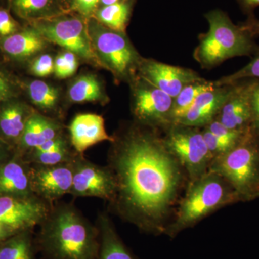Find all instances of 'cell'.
Here are the masks:
<instances>
[{"instance_id": "6da1fadb", "label": "cell", "mask_w": 259, "mask_h": 259, "mask_svg": "<svg viewBox=\"0 0 259 259\" xmlns=\"http://www.w3.org/2000/svg\"><path fill=\"white\" fill-rule=\"evenodd\" d=\"M109 168L115 177L113 208L148 232L160 230L180 180L177 159L153 131L133 127L114 138Z\"/></svg>"}, {"instance_id": "7a4b0ae2", "label": "cell", "mask_w": 259, "mask_h": 259, "mask_svg": "<svg viewBox=\"0 0 259 259\" xmlns=\"http://www.w3.org/2000/svg\"><path fill=\"white\" fill-rule=\"evenodd\" d=\"M44 259H97L100 231L72 203L56 202L35 235Z\"/></svg>"}, {"instance_id": "3957f363", "label": "cell", "mask_w": 259, "mask_h": 259, "mask_svg": "<svg viewBox=\"0 0 259 259\" xmlns=\"http://www.w3.org/2000/svg\"><path fill=\"white\" fill-rule=\"evenodd\" d=\"M205 18L209 30L199 35L193 54L202 69H213L232 58L255 56L259 52L255 37L240 24L233 23L223 10H211Z\"/></svg>"}, {"instance_id": "277c9868", "label": "cell", "mask_w": 259, "mask_h": 259, "mask_svg": "<svg viewBox=\"0 0 259 259\" xmlns=\"http://www.w3.org/2000/svg\"><path fill=\"white\" fill-rule=\"evenodd\" d=\"M211 172L226 180L241 199L259 197V134L245 133L235 147L213 162Z\"/></svg>"}, {"instance_id": "5b68a950", "label": "cell", "mask_w": 259, "mask_h": 259, "mask_svg": "<svg viewBox=\"0 0 259 259\" xmlns=\"http://www.w3.org/2000/svg\"><path fill=\"white\" fill-rule=\"evenodd\" d=\"M87 23L92 45L102 67L117 79H136L143 58L125 33L107 28L94 18L87 19Z\"/></svg>"}, {"instance_id": "8992f818", "label": "cell", "mask_w": 259, "mask_h": 259, "mask_svg": "<svg viewBox=\"0 0 259 259\" xmlns=\"http://www.w3.org/2000/svg\"><path fill=\"white\" fill-rule=\"evenodd\" d=\"M239 199L236 191L230 189L222 177L212 172L204 175L191 187L181 204L176 221L170 227L168 233L170 236H175L214 209Z\"/></svg>"}, {"instance_id": "52a82bcc", "label": "cell", "mask_w": 259, "mask_h": 259, "mask_svg": "<svg viewBox=\"0 0 259 259\" xmlns=\"http://www.w3.org/2000/svg\"><path fill=\"white\" fill-rule=\"evenodd\" d=\"M33 28L47 41L56 44L85 61L102 67L92 45L87 19L61 14L34 21Z\"/></svg>"}, {"instance_id": "ba28073f", "label": "cell", "mask_w": 259, "mask_h": 259, "mask_svg": "<svg viewBox=\"0 0 259 259\" xmlns=\"http://www.w3.org/2000/svg\"><path fill=\"white\" fill-rule=\"evenodd\" d=\"M163 139L170 153L180 161L194 182L204 176L212 158L199 127L171 124Z\"/></svg>"}, {"instance_id": "9c48e42d", "label": "cell", "mask_w": 259, "mask_h": 259, "mask_svg": "<svg viewBox=\"0 0 259 259\" xmlns=\"http://www.w3.org/2000/svg\"><path fill=\"white\" fill-rule=\"evenodd\" d=\"M116 192L117 183L111 169L95 164L79 153L74 161L69 194L75 197H97L111 203Z\"/></svg>"}, {"instance_id": "30bf717a", "label": "cell", "mask_w": 259, "mask_h": 259, "mask_svg": "<svg viewBox=\"0 0 259 259\" xmlns=\"http://www.w3.org/2000/svg\"><path fill=\"white\" fill-rule=\"evenodd\" d=\"M174 98L138 76L134 83L133 112L141 123L150 127L172 124Z\"/></svg>"}, {"instance_id": "8fae6325", "label": "cell", "mask_w": 259, "mask_h": 259, "mask_svg": "<svg viewBox=\"0 0 259 259\" xmlns=\"http://www.w3.org/2000/svg\"><path fill=\"white\" fill-rule=\"evenodd\" d=\"M52 206L35 195H0V223L15 233L34 230L47 218Z\"/></svg>"}, {"instance_id": "7c38bea8", "label": "cell", "mask_w": 259, "mask_h": 259, "mask_svg": "<svg viewBox=\"0 0 259 259\" xmlns=\"http://www.w3.org/2000/svg\"><path fill=\"white\" fill-rule=\"evenodd\" d=\"M74 161L53 166L30 164L32 193L51 204L69 194L72 187Z\"/></svg>"}, {"instance_id": "4fadbf2b", "label": "cell", "mask_w": 259, "mask_h": 259, "mask_svg": "<svg viewBox=\"0 0 259 259\" xmlns=\"http://www.w3.org/2000/svg\"><path fill=\"white\" fill-rule=\"evenodd\" d=\"M139 76L173 98L189 83L204 79L193 70L146 59L141 61Z\"/></svg>"}, {"instance_id": "5bb4252c", "label": "cell", "mask_w": 259, "mask_h": 259, "mask_svg": "<svg viewBox=\"0 0 259 259\" xmlns=\"http://www.w3.org/2000/svg\"><path fill=\"white\" fill-rule=\"evenodd\" d=\"M253 80L243 79L233 83V90L216 120L228 128L240 132H246L252 128L251 90Z\"/></svg>"}, {"instance_id": "9a60e30c", "label": "cell", "mask_w": 259, "mask_h": 259, "mask_svg": "<svg viewBox=\"0 0 259 259\" xmlns=\"http://www.w3.org/2000/svg\"><path fill=\"white\" fill-rule=\"evenodd\" d=\"M233 88V83L215 86L201 93L185 115L174 124L190 127H205L217 117Z\"/></svg>"}, {"instance_id": "2e32d148", "label": "cell", "mask_w": 259, "mask_h": 259, "mask_svg": "<svg viewBox=\"0 0 259 259\" xmlns=\"http://www.w3.org/2000/svg\"><path fill=\"white\" fill-rule=\"evenodd\" d=\"M69 141L76 152L83 154L89 148L103 141L113 142L105 129V120L101 115L81 113L76 115L69 127Z\"/></svg>"}, {"instance_id": "e0dca14e", "label": "cell", "mask_w": 259, "mask_h": 259, "mask_svg": "<svg viewBox=\"0 0 259 259\" xmlns=\"http://www.w3.org/2000/svg\"><path fill=\"white\" fill-rule=\"evenodd\" d=\"M0 195H35L30 184V164L17 152L0 166Z\"/></svg>"}, {"instance_id": "ac0fdd59", "label": "cell", "mask_w": 259, "mask_h": 259, "mask_svg": "<svg viewBox=\"0 0 259 259\" xmlns=\"http://www.w3.org/2000/svg\"><path fill=\"white\" fill-rule=\"evenodd\" d=\"M96 225L100 237L97 259H139L121 239L107 212L99 213Z\"/></svg>"}, {"instance_id": "d6986e66", "label": "cell", "mask_w": 259, "mask_h": 259, "mask_svg": "<svg viewBox=\"0 0 259 259\" xmlns=\"http://www.w3.org/2000/svg\"><path fill=\"white\" fill-rule=\"evenodd\" d=\"M33 112L18 102L5 104L0 110V139L16 150L27 122Z\"/></svg>"}, {"instance_id": "ffe728a7", "label": "cell", "mask_w": 259, "mask_h": 259, "mask_svg": "<svg viewBox=\"0 0 259 259\" xmlns=\"http://www.w3.org/2000/svg\"><path fill=\"white\" fill-rule=\"evenodd\" d=\"M47 42L41 34L32 28L5 37L2 47L8 55L16 59H25L44 49Z\"/></svg>"}, {"instance_id": "44dd1931", "label": "cell", "mask_w": 259, "mask_h": 259, "mask_svg": "<svg viewBox=\"0 0 259 259\" xmlns=\"http://www.w3.org/2000/svg\"><path fill=\"white\" fill-rule=\"evenodd\" d=\"M34 230L19 232L0 242V259H36Z\"/></svg>"}, {"instance_id": "7402d4cb", "label": "cell", "mask_w": 259, "mask_h": 259, "mask_svg": "<svg viewBox=\"0 0 259 259\" xmlns=\"http://www.w3.org/2000/svg\"><path fill=\"white\" fill-rule=\"evenodd\" d=\"M134 3L135 0H122L115 4L101 7L92 18L107 28L125 33Z\"/></svg>"}, {"instance_id": "603a6c76", "label": "cell", "mask_w": 259, "mask_h": 259, "mask_svg": "<svg viewBox=\"0 0 259 259\" xmlns=\"http://www.w3.org/2000/svg\"><path fill=\"white\" fill-rule=\"evenodd\" d=\"M12 4L20 18L33 21L62 14L61 0H13Z\"/></svg>"}, {"instance_id": "cb8c5ba5", "label": "cell", "mask_w": 259, "mask_h": 259, "mask_svg": "<svg viewBox=\"0 0 259 259\" xmlns=\"http://www.w3.org/2000/svg\"><path fill=\"white\" fill-rule=\"evenodd\" d=\"M215 87L214 81L205 79L189 83L181 90L179 95L174 98L172 107V124L175 123L190 108L197 97L201 93Z\"/></svg>"}, {"instance_id": "d4e9b609", "label": "cell", "mask_w": 259, "mask_h": 259, "mask_svg": "<svg viewBox=\"0 0 259 259\" xmlns=\"http://www.w3.org/2000/svg\"><path fill=\"white\" fill-rule=\"evenodd\" d=\"M69 97L75 103L100 101L105 99L100 81L92 74L82 75L77 78L70 87Z\"/></svg>"}, {"instance_id": "484cf974", "label": "cell", "mask_w": 259, "mask_h": 259, "mask_svg": "<svg viewBox=\"0 0 259 259\" xmlns=\"http://www.w3.org/2000/svg\"><path fill=\"white\" fill-rule=\"evenodd\" d=\"M44 117L45 116L38 112H34L28 119L16 147V152L20 156H23L47 142V139L42 128Z\"/></svg>"}, {"instance_id": "4316f807", "label": "cell", "mask_w": 259, "mask_h": 259, "mask_svg": "<svg viewBox=\"0 0 259 259\" xmlns=\"http://www.w3.org/2000/svg\"><path fill=\"white\" fill-rule=\"evenodd\" d=\"M28 94L32 103L42 110H53L59 101L58 90L40 80L29 83Z\"/></svg>"}, {"instance_id": "83f0119b", "label": "cell", "mask_w": 259, "mask_h": 259, "mask_svg": "<svg viewBox=\"0 0 259 259\" xmlns=\"http://www.w3.org/2000/svg\"><path fill=\"white\" fill-rule=\"evenodd\" d=\"M79 154L71 148H65L52 152H37L31 151L25 153L23 156L24 160L29 164L44 165L53 166L74 161Z\"/></svg>"}, {"instance_id": "f1b7e54d", "label": "cell", "mask_w": 259, "mask_h": 259, "mask_svg": "<svg viewBox=\"0 0 259 259\" xmlns=\"http://www.w3.org/2000/svg\"><path fill=\"white\" fill-rule=\"evenodd\" d=\"M259 79V52L246 66L233 74L223 76L214 81L215 86L231 84L243 79Z\"/></svg>"}, {"instance_id": "f546056e", "label": "cell", "mask_w": 259, "mask_h": 259, "mask_svg": "<svg viewBox=\"0 0 259 259\" xmlns=\"http://www.w3.org/2000/svg\"><path fill=\"white\" fill-rule=\"evenodd\" d=\"M78 68L76 56L66 51L58 56L54 61V74L59 79L70 77L76 72Z\"/></svg>"}, {"instance_id": "4dcf8cb0", "label": "cell", "mask_w": 259, "mask_h": 259, "mask_svg": "<svg viewBox=\"0 0 259 259\" xmlns=\"http://www.w3.org/2000/svg\"><path fill=\"white\" fill-rule=\"evenodd\" d=\"M205 127L213 134L215 135L220 139L226 141L233 147L241 141L243 136L247 132V131L246 132H240V131L228 128L216 119L212 120L208 125H206Z\"/></svg>"}, {"instance_id": "1f68e13d", "label": "cell", "mask_w": 259, "mask_h": 259, "mask_svg": "<svg viewBox=\"0 0 259 259\" xmlns=\"http://www.w3.org/2000/svg\"><path fill=\"white\" fill-rule=\"evenodd\" d=\"M204 141L207 145L209 153L213 157L222 156L229 151L233 148L231 145L228 144L226 141L220 139L215 135L212 134L208 129L204 127L203 131H202ZM235 147V146H234Z\"/></svg>"}, {"instance_id": "d6a6232c", "label": "cell", "mask_w": 259, "mask_h": 259, "mask_svg": "<svg viewBox=\"0 0 259 259\" xmlns=\"http://www.w3.org/2000/svg\"><path fill=\"white\" fill-rule=\"evenodd\" d=\"M30 71L38 77H47L54 72V61L49 54H42L30 65Z\"/></svg>"}, {"instance_id": "836d02e7", "label": "cell", "mask_w": 259, "mask_h": 259, "mask_svg": "<svg viewBox=\"0 0 259 259\" xmlns=\"http://www.w3.org/2000/svg\"><path fill=\"white\" fill-rule=\"evenodd\" d=\"M100 0H75L71 8L81 15L82 18H92L98 9Z\"/></svg>"}, {"instance_id": "e575fe53", "label": "cell", "mask_w": 259, "mask_h": 259, "mask_svg": "<svg viewBox=\"0 0 259 259\" xmlns=\"http://www.w3.org/2000/svg\"><path fill=\"white\" fill-rule=\"evenodd\" d=\"M18 31V25L6 10L0 9V35L8 37Z\"/></svg>"}, {"instance_id": "d590c367", "label": "cell", "mask_w": 259, "mask_h": 259, "mask_svg": "<svg viewBox=\"0 0 259 259\" xmlns=\"http://www.w3.org/2000/svg\"><path fill=\"white\" fill-rule=\"evenodd\" d=\"M69 143L67 139H65L64 136L61 135L56 139L49 140L32 151H37V152H52V151H59L65 148H69V145H71Z\"/></svg>"}, {"instance_id": "8d00e7d4", "label": "cell", "mask_w": 259, "mask_h": 259, "mask_svg": "<svg viewBox=\"0 0 259 259\" xmlns=\"http://www.w3.org/2000/svg\"><path fill=\"white\" fill-rule=\"evenodd\" d=\"M253 79L251 90V105L253 110L252 127L259 134V79Z\"/></svg>"}, {"instance_id": "74e56055", "label": "cell", "mask_w": 259, "mask_h": 259, "mask_svg": "<svg viewBox=\"0 0 259 259\" xmlns=\"http://www.w3.org/2000/svg\"><path fill=\"white\" fill-rule=\"evenodd\" d=\"M15 153V148L0 139V166L13 158Z\"/></svg>"}, {"instance_id": "f35d334b", "label": "cell", "mask_w": 259, "mask_h": 259, "mask_svg": "<svg viewBox=\"0 0 259 259\" xmlns=\"http://www.w3.org/2000/svg\"><path fill=\"white\" fill-rule=\"evenodd\" d=\"M242 11L248 17L255 16L254 10L259 7V0H236Z\"/></svg>"}, {"instance_id": "ab89813d", "label": "cell", "mask_w": 259, "mask_h": 259, "mask_svg": "<svg viewBox=\"0 0 259 259\" xmlns=\"http://www.w3.org/2000/svg\"><path fill=\"white\" fill-rule=\"evenodd\" d=\"M240 25L248 30L253 36H259V20L255 18V16L248 17L247 20L240 23Z\"/></svg>"}, {"instance_id": "60d3db41", "label": "cell", "mask_w": 259, "mask_h": 259, "mask_svg": "<svg viewBox=\"0 0 259 259\" xmlns=\"http://www.w3.org/2000/svg\"><path fill=\"white\" fill-rule=\"evenodd\" d=\"M11 93V84L9 80L0 72V97H6Z\"/></svg>"}, {"instance_id": "b9f144b4", "label": "cell", "mask_w": 259, "mask_h": 259, "mask_svg": "<svg viewBox=\"0 0 259 259\" xmlns=\"http://www.w3.org/2000/svg\"><path fill=\"white\" fill-rule=\"evenodd\" d=\"M15 232L12 231L10 228H7L0 223V242L4 241L6 238L15 234Z\"/></svg>"}, {"instance_id": "7bdbcfd3", "label": "cell", "mask_w": 259, "mask_h": 259, "mask_svg": "<svg viewBox=\"0 0 259 259\" xmlns=\"http://www.w3.org/2000/svg\"><path fill=\"white\" fill-rule=\"evenodd\" d=\"M121 1H122V0H100V3H99V8H101V7L104 6H107V5L115 4V3H119V2Z\"/></svg>"}, {"instance_id": "ee69618b", "label": "cell", "mask_w": 259, "mask_h": 259, "mask_svg": "<svg viewBox=\"0 0 259 259\" xmlns=\"http://www.w3.org/2000/svg\"><path fill=\"white\" fill-rule=\"evenodd\" d=\"M68 2H69L70 3H71V6H72V5L74 4L75 0H67Z\"/></svg>"}, {"instance_id": "f6af8a7d", "label": "cell", "mask_w": 259, "mask_h": 259, "mask_svg": "<svg viewBox=\"0 0 259 259\" xmlns=\"http://www.w3.org/2000/svg\"><path fill=\"white\" fill-rule=\"evenodd\" d=\"M13 0H9V2H10V3H13Z\"/></svg>"}, {"instance_id": "bcb514c9", "label": "cell", "mask_w": 259, "mask_h": 259, "mask_svg": "<svg viewBox=\"0 0 259 259\" xmlns=\"http://www.w3.org/2000/svg\"><path fill=\"white\" fill-rule=\"evenodd\" d=\"M3 97H0V101H1L2 100H3Z\"/></svg>"}]
</instances>
